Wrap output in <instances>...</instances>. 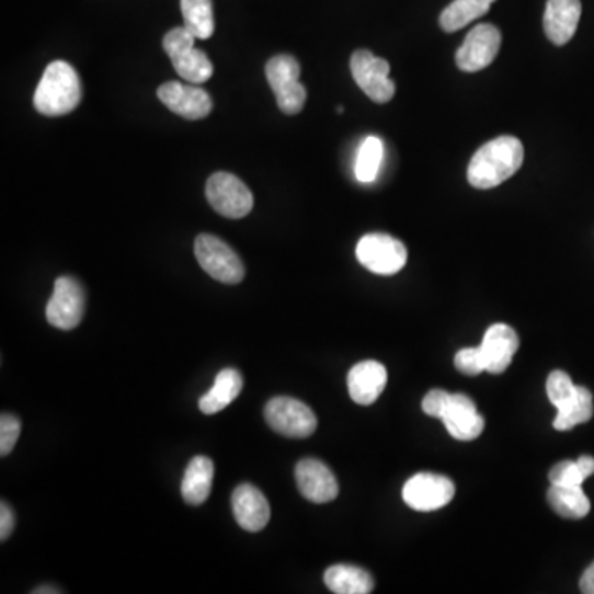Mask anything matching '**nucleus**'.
<instances>
[{"label":"nucleus","mask_w":594,"mask_h":594,"mask_svg":"<svg viewBox=\"0 0 594 594\" xmlns=\"http://www.w3.org/2000/svg\"><path fill=\"white\" fill-rule=\"evenodd\" d=\"M524 144L514 136L489 140L469 162V184L479 191L498 187L524 164Z\"/></svg>","instance_id":"obj_1"},{"label":"nucleus","mask_w":594,"mask_h":594,"mask_svg":"<svg viewBox=\"0 0 594 594\" xmlns=\"http://www.w3.org/2000/svg\"><path fill=\"white\" fill-rule=\"evenodd\" d=\"M81 81L67 61H52L35 91V110L44 116H65L77 110L81 101Z\"/></svg>","instance_id":"obj_2"},{"label":"nucleus","mask_w":594,"mask_h":594,"mask_svg":"<svg viewBox=\"0 0 594 594\" xmlns=\"http://www.w3.org/2000/svg\"><path fill=\"white\" fill-rule=\"evenodd\" d=\"M197 38L185 27H175L168 32L162 42L165 54L171 58L179 77L189 83H205L214 75V65L205 52L195 48Z\"/></svg>","instance_id":"obj_3"},{"label":"nucleus","mask_w":594,"mask_h":594,"mask_svg":"<svg viewBox=\"0 0 594 594\" xmlns=\"http://www.w3.org/2000/svg\"><path fill=\"white\" fill-rule=\"evenodd\" d=\"M301 67L290 55H276L266 64V78L276 94V103L284 114H299L305 107L308 91L299 83Z\"/></svg>","instance_id":"obj_4"},{"label":"nucleus","mask_w":594,"mask_h":594,"mask_svg":"<svg viewBox=\"0 0 594 594\" xmlns=\"http://www.w3.org/2000/svg\"><path fill=\"white\" fill-rule=\"evenodd\" d=\"M195 256L205 273L224 284H238L244 277V264L233 248L214 235H198Z\"/></svg>","instance_id":"obj_5"},{"label":"nucleus","mask_w":594,"mask_h":594,"mask_svg":"<svg viewBox=\"0 0 594 594\" xmlns=\"http://www.w3.org/2000/svg\"><path fill=\"white\" fill-rule=\"evenodd\" d=\"M264 418L271 430L276 431L281 436L297 437V439L311 436L318 427L315 411L296 398H273L264 408Z\"/></svg>","instance_id":"obj_6"},{"label":"nucleus","mask_w":594,"mask_h":594,"mask_svg":"<svg viewBox=\"0 0 594 594\" xmlns=\"http://www.w3.org/2000/svg\"><path fill=\"white\" fill-rule=\"evenodd\" d=\"M355 253L362 266L381 276L397 274L408 261L407 247L397 238L385 233L365 235L358 241Z\"/></svg>","instance_id":"obj_7"},{"label":"nucleus","mask_w":594,"mask_h":594,"mask_svg":"<svg viewBox=\"0 0 594 594\" xmlns=\"http://www.w3.org/2000/svg\"><path fill=\"white\" fill-rule=\"evenodd\" d=\"M205 194H207L208 204L221 217L238 220L253 210L254 198L250 189L237 175L228 174V172L210 175Z\"/></svg>","instance_id":"obj_8"},{"label":"nucleus","mask_w":594,"mask_h":594,"mask_svg":"<svg viewBox=\"0 0 594 594\" xmlns=\"http://www.w3.org/2000/svg\"><path fill=\"white\" fill-rule=\"evenodd\" d=\"M87 294L80 281L61 276L55 281L54 294L47 305V321L61 331H71L83 321Z\"/></svg>","instance_id":"obj_9"},{"label":"nucleus","mask_w":594,"mask_h":594,"mask_svg":"<svg viewBox=\"0 0 594 594\" xmlns=\"http://www.w3.org/2000/svg\"><path fill=\"white\" fill-rule=\"evenodd\" d=\"M352 77L362 91L375 103H388L395 96V83L390 80V65L372 52L357 50L351 58Z\"/></svg>","instance_id":"obj_10"},{"label":"nucleus","mask_w":594,"mask_h":594,"mask_svg":"<svg viewBox=\"0 0 594 594\" xmlns=\"http://www.w3.org/2000/svg\"><path fill=\"white\" fill-rule=\"evenodd\" d=\"M501 44V31L495 25L481 24L472 28L456 54L459 70L466 73L484 70L498 57Z\"/></svg>","instance_id":"obj_11"},{"label":"nucleus","mask_w":594,"mask_h":594,"mask_svg":"<svg viewBox=\"0 0 594 594\" xmlns=\"http://www.w3.org/2000/svg\"><path fill=\"white\" fill-rule=\"evenodd\" d=\"M455 492L452 479L431 472H420L404 484L403 501L414 511H437L453 501Z\"/></svg>","instance_id":"obj_12"},{"label":"nucleus","mask_w":594,"mask_h":594,"mask_svg":"<svg viewBox=\"0 0 594 594\" xmlns=\"http://www.w3.org/2000/svg\"><path fill=\"white\" fill-rule=\"evenodd\" d=\"M158 96L172 113L189 121L204 119L214 107L207 91L194 87V84L178 83V81L161 84Z\"/></svg>","instance_id":"obj_13"},{"label":"nucleus","mask_w":594,"mask_h":594,"mask_svg":"<svg viewBox=\"0 0 594 594\" xmlns=\"http://www.w3.org/2000/svg\"><path fill=\"white\" fill-rule=\"evenodd\" d=\"M297 489L315 504H328L339 495L334 472L319 459H302L296 466Z\"/></svg>","instance_id":"obj_14"},{"label":"nucleus","mask_w":594,"mask_h":594,"mask_svg":"<svg viewBox=\"0 0 594 594\" xmlns=\"http://www.w3.org/2000/svg\"><path fill=\"white\" fill-rule=\"evenodd\" d=\"M444 426L455 439L472 441L484 431V416L478 411L475 401L462 393L452 395L448 407L444 411Z\"/></svg>","instance_id":"obj_15"},{"label":"nucleus","mask_w":594,"mask_h":594,"mask_svg":"<svg viewBox=\"0 0 594 594\" xmlns=\"http://www.w3.org/2000/svg\"><path fill=\"white\" fill-rule=\"evenodd\" d=\"M235 518L243 530L256 534L266 527L271 518V507L260 489L241 484L231 495Z\"/></svg>","instance_id":"obj_16"},{"label":"nucleus","mask_w":594,"mask_h":594,"mask_svg":"<svg viewBox=\"0 0 594 594\" xmlns=\"http://www.w3.org/2000/svg\"><path fill=\"white\" fill-rule=\"evenodd\" d=\"M581 19L580 0H548L544 31L551 44L567 45L576 34Z\"/></svg>","instance_id":"obj_17"},{"label":"nucleus","mask_w":594,"mask_h":594,"mask_svg":"<svg viewBox=\"0 0 594 594\" xmlns=\"http://www.w3.org/2000/svg\"><path fill=\"white\" fill-rule=\"evenodd\" d=\"M387 368L380 362L365 361L349 372V395L357 404H372L380 398L387 387Z\"/></svg>","instance_id":"obj_18"},{"label":"nucleus","mask_w":594,"mask_h":594,"mask_svg":"<svg viewBox=\"0 0 594 594\" xmlns=\"http://www.w3.org/2000/svg\"><path fill=\"white\" fill-rule=\"evenodd\" d=\"M489 374H504L518 351V335L511 325L494 324L488 329L481 344Z\"/></svg>","instance_id":"obj_19"},{"label":"nucleus","mask_w":594,"mask_h":594,"mask_svg":"<svg viewBox=\"0 0 594 594\" xmlns=\"http://www.w3.org/2000/svg\"><path fill=\"white\" fill-rule=\"evenodd\" d=\"M215 466L207 456H195L185 469L182 479V498L189 505L204 504L207 502L214 484Z\"/></svg>","instance_id":"obj_20"},{"label":"nucleus","mask_w":594,"mask_h":594,"mask_svg":"<svg viewBox=\"0 0 594 594\" xmlns=\"http://www.w3.org/2000/svg\"><path fill=\"white\" fill-rule=\"evenodd\" d=\"M243 390V377L235 368H225L215 378L214 387L201 398L198 407L202 413L215 414L233 403Z\"/></svg>","instance_id":"obj_21"},{"label":"nucleus","mask_w":594,"mask_h":594,"mask_svg":"<svg viewBox=\"0 0 594 594\" xmlns=\"http://www.w3.org/2000/svg\"><path fill=\"white\" fill-rule=\"evenodd\" d=\"M324 583L335 594H368L375 586L372 574L354 564H334L329 568Z\"/></svg>","instance_id":"obj_22"},{"label":"nucleus","mask_w":594,"mask_h":594,"mask_svg":"<svg viewBox=\"0 0 594 594\" xmlns=\"http://www.w3.org/2000/svg\"><path fill=\"white\" fill-rule=\"evenodd\" d=\"M548 502L560 517L580 521L591 511L590 499L581 486H551L548 491Z\"/></svg>","instance_id":"obj_23"},{"label":"nucleus","mask_w":594,"mask_h":594,"mask_svg":"<svg viewBox=\"0 0 594 594\" xmlns=\"http://www.w3.org/2000/svg\"><path fill=\"white\" fill-rule=\"evenodd\" d=\"M495 0H455L441 14V28L449 34L461 31L466 25L488 14Z\"/></svg>","instance_id":"obj_24"},{"label":"nucleus","mask_w":594,"mask_h":594,"mask_svg":"<svg viewBox=\"0 0 594 594\" xmlns=\"http://www.w3.org/2000/svg\"><path fill=\"white\" fill-rule=\"evenodd\" d=\"M557 418L553 427L558 431H568L578 424L586 423L593 418V395L587 388L576 387L573 397L557 408Z\"/></svg>","instance_id":"obj_25"},{"label":"nucleus","mask_w":594,"mask_h":594,"mask_svg":"<svg viewBox=\"0 0 594 594\" xmlns=\"http://www.w3.org/2000/svg\"><path fill=\"white\" fill-rule=\"evenodd\" d=\"M184 27L197 41H207L215 32L214 4L212 0H181Z\"/></svg>","instance_id":"obj_26"},{"label":"nucleus","mask_w":594,"mask_h":594,"mask_svg":"<svg viewBox=\"0 0 594 594\" xmlns=\"http://www.w3.org/2000/svg\"><path fill=\"white\" fill-rule=\"evenodd\" d=\"M384 159V142L377 136L367 137L358 149L357 162H355V178L358 182L370 184L377 179Z\"/></svg>","instance_id":"obj_27"},{"label":"nucleus","mask_w":594,"mask_h":594,"mask_svg":"<svg viewBox=\"0 0 594 594\" xmlns=\"http://www.w3.org/2000/svg\"><path fill=\"white\" fill-rule=\"evenodd\" d=\"M576 391V385L571 381L570 375L564 372H551L547 380V395L555 408L567 403Z\"/></svg>","instance_id":"obj_28"},{"label":"nucleus","mask_w":594,"mask_h":594,"mask_svg":"<svg viewBox=\"0 0 594 594\" xmlns=\"http://www.w3.org/2000/svg\"><path fill=\"white\" fill-rule=\"evenodd\" d=\"M455 365L461 374L469 375V377H476V375L482 374V372H488V364H486L484 352H482L481 345L459 351L455 357Z\"/></svg>","instance_id":"obj_29"},{"label":"nucleus","mask_w":594,"mask_h":594,"mask_svg":"<svg viewBox=\"0 0 594 594\" xmlns=\"http://www.w3.org/2000/svg\"><path fill=\"white\" fill-rule=\"evenodd\" d=\"M22 423L15 414L4 413L0 418V456L11 455L21 436Z\"/></svg>","instance_id":"obj_30"},{"label":"nucleus","mask_w":594,"mask_h":594,"mask_svg":"<svg viewBox=\"0 0 594 594\" xmlns=\"http://www.w3.org/2000/svg\"><path fill=\"white\" fill-rule=\"evenodd\" d=\"M548 479L551 486H581L584 482V476L581 475L576 461L558 462L551 468Z\"/></svg>","instance_id":"obj_31"},{"label":"nucleus","mask_w":594,"mask_h":594,"mask_svg":"<svg viewBox=\"0 0 594 594\" xmlns=\"http://www.w3.org/2000/svg\"><path fill=\"white\" fill-rule=\"evenodd\" d=\"M449 398L452 393L444 390H431L430 393L424 397L423 411L427 416L443 418L446 407H448Z\"/></svg>","instance_id":"obj_32"},{"label":"nucleus","mask_w":594,"mask_h":594,"mask_svg":"<svg viewBox=\"0 0 594 594\" xmlns=\"http://www.w3.org/2000/svg\"><path fill=\"white\" fill-rule=\"evenodd\" d=\"M15 527V515L12 512L11 505L2 501L0 504V540L5 541L11 537Z\"/></svg>","instance_id":"obj_33"},{"label":"nucleus","mask_w":594,"mask_h":594,"mask_svg":"<svg viewBox=\"0 0 594 594\" xmlns=\"http://www.w3.org/2000/svg\"><path fill=\"white\" fill-rule=\"evenodd\" d=\"M580 590L584 594H594V563L590 564L580 580Z\"/></svg>","instance_id":"obj_34"},{"label":"nucleus","mask_w":594,"mask_h":594,"mask_svg":"<svg viewBox=\"0 0 594 594\" xmlns=\"http://www.w3.org/2000/svg\"><path fill=\"white\" fill-rule=\"evenodd\" d=\"M578 468H580L581 475L584 476V479L590 478L594 475V459L591 456H581L578 459Z\"/></svg>","instance_id":"obj_35"},{"label":"nucleus","mask_w":594,"mask_h":594,"mask_svg":"<svg viewBox=\"0 0 594 594\" xmlns=\"http://www.w3.org/2000/svg\"><path fill=\"white\" fill-rule=\"evenodd\" d=\"M35 594H50V593H61V590H57V587H54L52 590V586H41L37 587V590H34Z\"/></svg>","instance_id":"obj_36"}]
</instances>
